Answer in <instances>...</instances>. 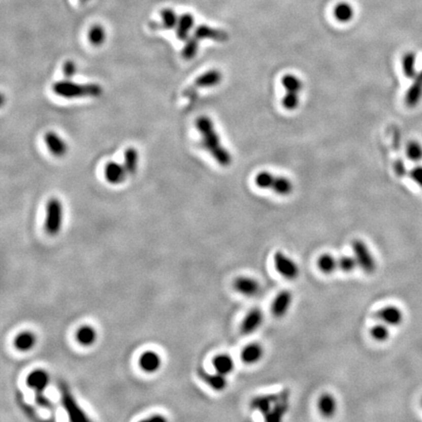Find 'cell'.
I'll use <instances>...</instances> for the list:
<instances>
[{"label":"cell","instance_id":"1","mask_svg":"<svg viewBox=\"0 0 422 422\" xmlns=\"http://www.w3.org/2000/svg\"><path fill=\"white\" fill-rule=\"evenodd\" d=\"M196 127L202 136V147L211 154L219 166L229 167L232 164V155L222 145L212 119L207 115H202L196 120Z\"/></svg>","mask_w":422,"mask_h":422},{"label":"cell","instance_id":"2","mask_svg":"<svg viewBox=\"0 0 422 422\" xmlns=\"http://www.w3.org/2000/svg\"><path fill=\"white\" fill-rule=\"evenodd\" d=\"M53 92L60 97L66 99L76 98H96L103 94V88L96 83L80 84L71 81L70 79L61 80L52 85Z\"/></svg>","mask_w":422,"mask_h":422},{"label":"cell","instance_id":"3","mask_svg":"<svg viewBox=\"0 0 422 422\" xmlns=\"http://www.w3.org/2000/svg\"><path fill=\"white\" fill-rule=\"evenodd\" d=\"M255 185L263 190H270L280 196H288L294 191V184L290 179L272 174L269 171L257 173L254 178Z\"/></svg>","mask_w":422,"mask_h":422},{"label":"cell","instance_id":"4","mask_svg":"<svg viewBox=\"0 0 422 422\" xmlns=\"http://www.w3.org/2000/svg\"><path fill=\"white\" fill-rule=\"evenodd\" d=\"M281 83L285 90V95L281 101L282 107L286 111H295L300 102V92L303 87L302 81L295 75L287 74L281 78Z\"/></svg>","mask_w":422,"mask_h":422},{"label":"cell","instance_id":"5","mask_svg":"<svg viewBox=\"0 0 422 422\" xmlns=\"http://www.w3.org/2000/svg\"><path fill=\"white\" fill-rule=\"evenodd\" d=\"M63 222V206L58 199H51L46 205L45 230L51 235H57L62 227Z\"/></svg>","mask_w":422,"mask_h":422},{"label":"cell","instance_id":"6","mask_svg":"<svg viewBox=\"0 0 422 422\" xmlns=\"http://www.w3.org/2000/svg\"><path fill=\"white\" fill-rule=\"evenodd\" d=\"M352 249L357 260L358 266L367 274H372L376 270V261L364 241L356 239L352 243Z\"/></svg>","mask_w":422,"mask_h":422},{"label":"cell","instance_id":"7","mask_svg":"<svg viewBox=\"0 0 422 422\" xmlns=\"http://www.w3.org/2000/svg\"><path fill=\"white\" fill-rule=\"evenodd\" d=\"M289 396L290 393L288 390H282L276 394L254 397L250 402V408L260 411L265 416L276 404L288 400Z\"/></svg>","mask_w":422,"mask_h":422},{"label":"cell","instance_id":"8","mask_svg":"<svg viewBox=\"0 0 422 422\" xmlns=\"http://www.w3.org/2000/svg\"><path fill=\"white\" fill-rule=\"evenodd\" d=\"M59 388L61 392V399H62V405L64 407L66 411L69 414V417L73 421H79V420H88L87 415L84 413V411L79 408L78 404L76 402L75 398L68 389V387L64 383H59Z\"/></svg>","mask_w":422,"mask_h":422},{"label":"cell","instance_id":"9","mask_svg":"<svg viewBox=\"0 0 422 422\" xmlns=\"http://www.w3.org/2000/svg\"><path fill=\"white\" fill-rule=\"evenodd\" d=\"M275 268L278 273L287 280H295L299 276V267L294 259L284 254L281 251H278L274 255Z\"/></svg>","mask_w":422,"mask_h":422},{"label":"cell","instance_id":"10","mask_svg":"<svg viewBox=\"0 0 422 422\" xmlns=\"http://www.w3.org/2000/svg\"><path fill=\"white\" fill-rule=\"evenodd\" d=\"M234 289L243 296L253 297L260 293L261 285L255 279L242 276L234 281Z\"/></svg>","mask_w":422,"mask_h":422},{"label":"cell","instance_id":"11","mask_svg":"<svg viewBox=\"0 0 422 422\" xmlns=\"http://www.w3.org/2000/svg\"><path fill=\"white\" fill-rule=\"evenodd\" d=\"M263 320V312L258 308L251 309L243 318L241 324V333H243V335H248L254 333L262 326Z\"/></svg>","mask_w":422,"mask_h":422},{"label":"cell","instance_id":"12","mask_svg":"<svg viewBox=\"0 0 422 422\" xmlns=\"http://www.w3.org/2000/svg\"><path fill=\"white\" fill-rule=\"evenodd\" d=\"M291 304H293L291 293L288 290H281V293H279L278 295L275 297L272 303V306H271L272 314L276 318H282L287 314Z\"/></svg>","mask_w":422,"mask_h":422},{"label":"cell","instance_id":"13","mask_svg":"<svg viewBox=\"0 0 422 422\" xmlns=\"http://www.w3.org/2000/svg\"><path fill=\"white\" fill-rule=\"evenodd\" d=\"M375 317L387 326L395 327L403 322L404 314L400 308L396 306H386L375 312Z\"/></svg>","mask_w":422,"mask_h":422},{"label":"cell","instance_id":"14","mask_svg":"<svg viewBox=\"0 0 422 422\" xmlns=\"http://www.w3.org/2000/svg\"><path fill=\"white\" fill-rule=\"evenodd\" d=\"M193 37H196L199 40L209 39V40H213L217 42H226L229 39L228 34L225 33L224 30L206 26V25L198 26L194 29Z\"/></svg>","mask_w":422,"mask_h":422},{"label":"cell","instance_id":"15","mask_svg":"<svg viewBox=\"0 0 422 422\" xmlns=\"http://www.w3.org/2000/svg\"><path fill=\"white\" fill-rule=\"evenodd\" d=\"M44 142L49 152L57 157L63 156L68 152V146L66 142L54 131H48L44 135Z\"/></svg>","mask_w":422,"mask_h":422},{"label":"cell","instance_id":"16","mask_svg":"<svg viewBox=\"0 0 422 422\" xmlns=\"http://www.w3.org/2000/svg\"><path fill=\"white\" fill-rule=\"evenodd\" d=\"M127 172L124 166H121L115 161H110L105 167V177L110 184L117 185L126 178Z\"/></svg>","mask_w":422,"mask_h":422},{"label":"cell","instance_id":"17","mask_svg":"<svg viewBox=\"0 0 422 422\" xmlns=\"http://www.w3.org/2000/svg\"><path fill=\"white\" fill-rule=\"evenodd\" d=\"M422 98V75L420 73L413 78V83L406 93L405 103L409 108L418 105Z\"/></svg>","mask_w":422,"mask_h":422},{"label":"cell","instance_id":"18","mask_svg":"<svg viewBox=\"0 0 422 422\" xmlns=\"http://www.w3.org/2000/svg\"><path fill=\"white\" fill-rule=\"evenodd\" d=\"M199 376L205 381L208 386L216 391H222L227 387V378L226 375L221 374L219 372L210 373L205 370H199Z\"/></svg>","mask_w":422,"mask_h":422},{"label":"cell","instance_id":"19","mask_svg":"<svg viewBox=\"0 0 422 422\" xmlns=\"http://www.w3.org/2000/svg\"><path fill=\"white\" fill-rule=\"evenodd\" d=\"M222 80V74L218 70H209L197 77L194 85L199 88H209L218 85Z\"/></svg>","mask_w":422,"mask_h":422},{"label":"cell","instance_id":"20","mask_svg":"<svg viewBox=\"0 0 422 422\" xmlns=\"http://www.w3.org/2000/svg\"><path fill=\"white\" fill-rule=\"evenodd\" d=\"M264 356V349L259 343H251L245 346L242 351L241 359L247 365L257 364Z\"/></svg>","mask_w":422,"mask_h":422},{"label":"cell","instance_id":"21","mask_svg":"<svg viewBox=\"0 0 422 422\" xmlns=\"http://www.w3.org/2000/svg\"><path fill=\"white\" fill-rule=\"evenodd\" d=\"M26 384L28 387L34 389L36 393L43 392L49 384V375L45 371L39 370L33 371L26 379Z\"/></svg>","mask_w":422,"mask_h":422},{"label":"cell","instance_id":"22","mask_svg":"<svg viewBox=\"0 0 422 422\" xmlns=\"http://www.w3.org/2000/svg\"><path fill=\"white\" fill-rule=\"evenodd\" d=\"M318 409L322 416L331 418L337 410V402L332 394L324 393L319 398Z\"/></svg>","mask_w":422,"mask_h":422},{"label":"cell","instance_id":"23","mask_svg":"<svg viewBox=\"0 0 422 422\" xmlns=\"http://www.w3.org/2000/svg\"><path fill=\"white\" fill-rule=\"evenodd\" d=\"M194 25V19L192 14L185 13L181 15L178 21V25L176 28V36L177 39L181 41H186L189 39L190 31Z\"/></svg>","mask_w":422,"mask_h":422},{"label":"cell","instance_id":"24","mask_svg":"<svg viewBox=\"0 0 422 422\" xmlns=\"http://www.w3.org/2000/svg\"><path fill=\"white\" fill-rule=\"evenodd\" d=\"M160 16H161V23H151L150 24V26L153 29H159V28L172 29L178 25L179 18L177 16V14L175 13L172 9L163 10L161 13H160Z\"/></svg>","mask_w":422,"mask_h":422},{"label":"cell","instance_id":"25","mask_svg":"<svg viewBox=\"0 0 422 422\" xmlns=\"http://www.w3.org/2000/svg\"><path fill=\"white\" fill-rule=\"evenodd\" d=\"M161 361L157 354L149 351L144 353L140 358V367L142 370L148 372H154L157 371L160 367Z\"/></svg>","mask_w":422,"mask_h":422},{"label":"cell","instance_id":"26","mask_svg":"<svg viewBox=\"0 0 422 422\" xmlns=\"http://www.w3.org/2000/svg\"><path fill=\"white\" fill-rule=\"evenodd\" d=\"M213 367L215 371L219 373L228 375L229 373L234 371L235 364L231 356L226 355V354H222V355H218L213 359Z\"/></svg>","mask_w":422,"mask_h":422},{"label":"cell","instance_id":"27","mask_svg":"<svg viewBox=\"0 0 422 422\" xmlns=\"http://www.w3.org/2000/svg\"><path fill=\"white\" fill-rule=\"evenodd\" d=\"M402 69L404 75L409 78L413 79L417 76L416 72V55L413 52H408L402 59Z\"/></svg>","mask_w":422,"mask_h":422},{"label":"cell","instance_id":"28","mask_svg":"<svg viewBox=\"0 0 422 422\" xmlns=\"http://www.w3.org/2000/svg\"><path fill=\"white\" fill-rule=\"evenodd\" d=\"M317 265L321 273L331 275L336 269H338V260L332 254L324 253L319 257Z\"/></svg>","mask_w":422,"mask_h":422},{"label":"cell","instance_id":"29","mask_svg":"<svg viewBox=\"0 0 422 422\" xmlns=\"http://www.w3.org/2000/svg\"><path fill=\"white\" fill-rule=\"evenodd\" d=\"M288 408H289L288 400L282 401V402L276 404L264 417L267 421H280L282 419V417L284 416V414L287 412Z\"/></svg>","mask_w":422,"mask_h":422},{"label":"cell","instance_id":"30","mask_svg":"<svg viewBox=\"0 0 422 422\" xmlns=\"http://www.w3.org/2000/svg\"><path fill=\"white\" fill-rule=\"evenodd\" d=\"M139 154L135 148H128L124 152V164L123 166L126 169L129 175H134L138 167V157Z\"/></svg>","mask_w":422,"mask_h":422},{"label":"cell","instance_id":"31","mask_svg":"<svg viewBox=\"0 0 422 422\" xmlns=\"http://www.w3.org/2000/svg\"><path fill=\"white\" fill-rule=\"evenodd\" d=\"M36 344V336L33 333H20L15 339V346L20 351H28Z\"/></svg>","mask_w":422,"mask_h":422},{"label":"cell","instance_id":"32","mask_svg":"<svg viewBox=\"0 0 422 422\" xmlns=\"http://www.w3.org/2000/svg\"><path fill=\"white\" fill-rule=\"evenodd\" d=\"M96 337H97L96 332L91 327H82L78 330L77 333V341L81 345H92L95 342Z\"/></svg>","mask_w":422,"mask_h":422},{"label":"cell","instance_id":"33","mask_svg":"<svg viewBox=\"0 0 422 422\" xmlns=\"http://www.w3.org/2000/svg\"><path fill=\"white\" fill-rule=\"evenodd\" d=\"M333 13L339 22H348L353 18L354 10L348 3H339L335 6Z\"/></svg>","mask_w":422,"mask_h":422},{"label":"cell","instance_id":"34","mask_svg":"<svg viewBox=\"0 0 422 422\" xmlns=\"http://www.w3.org/2000/svg\"><path fill=\"white\" fill-rule=\"evenodd\" d=\"M199 41L200 40L193 36L186 40L185 46L182 50V56L184 59L192 60L197 56L199 51Z\"/></svg>","mask_w":422,"mask_h":422},{"label":"cell","instance_id":"35","mask_svg":"<svg viewBox=\"0 0 422 422\" xmlns=\"http://www.w3.org/2000/svg\"><path fill=\"white\" fill-rule=\"evenodd\" d=\"M90 43L94 46H100L106 40V30L104 26L95 25L90 28L88 34Z\"/></svg>","mask_w":422,"mask_h":422},{"label":"cell","instance_id":"36","mask_svg":"<svg viewBox=\"0 0 422 422\" xmlns=\"http://www.w3.org/2000/svg\"><path fill=\"white\" fill-rule=\"evenodd\" d=\"M407 155L411 161L418 163L422 160V145L417 141H409L406 150Z\"/></svg>","mask_w":422,"mask_h":422},{"label":"cell","instance_id":"37","mask_svg":"<svg viewBox=\"0 0 422 422\" xmlns=\"http://www.w3.org/2000/svg\"><path fill=\"white\" fill-rule=\"evenodd\" d=\"M371 337L378 342H384L386 341L390 336V331L387 328V324L385 323H378L371 328Z\"/></svg>","mask_w":422,"mask_h":422},{"label":"cell","instance_id":"38","mask_svg":"<svg viewBox=\"0 0 422 422\" xmlns=\"http://www.w3.org/2000/svg\"><path fill=\"white\" fill-rule=\"evenodd\" d=\"M338 269L344 273H351L358 267L357 260L355 256L344 255L339 257L338 259Z\"/></svg>","mask_w":422,"mask_h":422},{"label":"cell","instance_id":"39","mask_svg":"<svg viewBox=\"0 0 422 422\" xmlns=\"http://www.w3.org/2000/svg\"><path fill=\"white\" fill-rule=\"evenodd\" d=\"M77 73V66L74 61H66L63 66V74L67 79H71Z\"/></svg>","mask_w":422,"mask_h":422},{"label":"cell","instance_id":"40","mask_svg":"<svg viewBox=\"0 0 422 422\" xmlns=\"http://www.w3.org/2000/svg\"><path fill=\"white\" fill-rule=\"evenodd\" d=\"M36 401L40 407L45 408L47 409H54V406L52 404L51 401L43 394V392H38L36 393Z\"/></svg>","mask_w":422,"mask_h":422},{"label":"cell","instance_id":"41","mask_svg":"<svg viewBox=\"0 0 422 422\" xmlns=\"http://www.w3.org/2000/svg\"><path fill=\"white\" fill-rule=\"evenodd\" d=\"M409 176L411 180L422 189V167L419 166L412 168L409 172Z\"/></svg>","mask_w":422,"mask_h":422},{"label":"cell","instance_id":"42","mask_svg":"<svg viewBox=\"0 0 422 422\" xmlns=\"http://www.w3.org/2000/svg\"><path fill=\"white\" fill-rule=\"evenodd\" d=\"M395 170H396V173L399 176H404L407 172L406 167H405V165L402 160H398L395 164Z\"/></svg>","mask_w":422,"mask_h":422},{"label":"cell","instance_id":"43","mask_svg":"<svg viewBox=\"0 0 422 422\" xmlns=\"http://www.w3.org/2000/svg\"><path fill=\"white\" fill-rule=\"evenodd\" d=\"M420 73H421V74H422V70H421V71H420Z\"/></svg>","mask_w":422,"mask_h":422},{"label":"cell","instance_id":"44","mask_svg":"<svg viewBox=\"0 0 422 422\" xmlns=\"http://www.w3.org/2000/svg\"><path fill=\"white\" fill-rule=\"evenodd\" d=\"M421 406H422V399H421Z\"/></svg>","mask_w":422,"mask_h":422}]
</instances>
